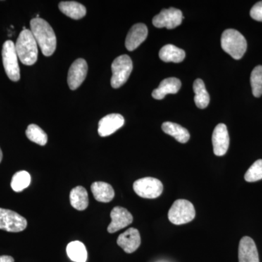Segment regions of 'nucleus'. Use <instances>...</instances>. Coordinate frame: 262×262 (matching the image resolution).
<instances>
[{
  "label": "nucleus",
  "instance_id": "f257e3e1",
  "mask_svg": "<svg viewBox=\"0 0 262 262\" xmlns=\"http://www.w3.org/2000/svg\"><path fill=\"white\" fill-rule=\"evenodd\" d=\"M31 32L37 41L42 54L51 56L56 49V36L49 24L44 19L35 18L30 21Z\"/></svg>",
  "mask_w": 262,
  "mask_h": 262
},
{
  "label": "nucleus",
  "instance_id": "f03ea898",
  "mask_svg": "<svg viewBox=\"0 0 262 262\" xmlns=\"http://www.w3.org/2000/svg\"><path fill=\"white\" fill-rule=\"evenodd\" d=\"M37 43L29 29L22 31L15 45L17 55L24 65L32 66L37 61Z\"/></svg>",
  "mask_w": 262,
  "mask_h": 262
},
{
  "label": "nucleus",
  "instance_id": "7ed1b4c3",
  "mask_svg": "<svg viewBox=\"0 0 262 262\" xmlns=\"http://www.w3.org/2000/svg\"><path fill=\"white\" fill-rule=\"evenodd\" d=\"M221 46L234 59L239 60L244 56L247 50V42L244 36L238 31L229 29L222 34Z\"/></svg>",
  "mask_w": 262,
  "mask_h": 262
},
{
  "label": "nucleus",
  "instance_id": "20e7f679",
  "mask_svg": "<svg viewBox=\"0 0 262 262\" xmlns=\"http://www.w3.org/2000/svg\"><path fill=\"white\" fill-rule=\"evenodd\" d=\"M194 207L187 200H177L168 211V220L175 225H182L192 222L195 217Z\"/></svg>",
  "mask_w": 262,
  "mask_h": 262
},
{
  "label": "nucleus",
  "instance_id": "39448f33",
  "mask_svg": "<svg viewBox=\"0 0 262 262\" xmlns=\"http://www.w3.org/2000/svg\"><path fill=\"white\" fill-rule=\"evenodd\" d=\"M132 70V60L127 55H122L115 58L112 64V87L119 89L128 80Z\"/></svg>",
  "mask_w": 262,
  "mask_h": 262
},
{
  "label": "nucleus",
  "instance_id": "423d86ee",
  "mask_svg": "<svg viewBox=\"0 0 262 262\" xmlns=\"http://www.w3.org/2000/svg\"><path fill=\"white\" fill-rule=\"evenodd\" d=\"M2 56H3V66H4L5 72L10 80L13 82H17L20 80L18 57L13 41L8 40L4 43Z\"/></svg>",
  "mask_w": 262,
  "mask_h": 262
},
{
  "label": "nucleus",
  "instance_id": "0eeeda50",
  "mask_svg": "<svg viewBox=\"0 0 262 262\" xmlns=\"http://www.w3.org/2000/svg\"><path fill=\"white\" fill-rule=\"evenodd\" d=\"M134 190L139 196L147 199H155L161 195L163 184L159 179L145 177L134 183Z\"/></svg>",
  "mask_w": 262,
  "mask_h": 262
},
{
  "label": "nucleus",
  "instance_id": "6e6552de",
  "mask_svg": "<svg viewBox=\"0 0 262 262\" xmlns=\"http://www.w3.org/2000/svg\"><path fill=\"white\" fill-rule=\"evenodd\" d=\"M27 221L11 210L0 208V229L9 232H20L27 228Z\"/></svg>",
  "mask_w": 262,
  "mask_h": 262
},
{
  "label": "nucleus",
  "instance_id": "1a4fd4ad",
  "mask_svg": "<svg viewBox=\"0 0 262 262\" xmlns=\"http://www.w3.org/2000/svg\"><path fill=\"white\" fill-rule=\"evenodd\" d=\"M183 19L184 16L180 10L170 8L162 10L159 14L155 15L152 24L157 28L173 29L182 24Z\"/></svg>",
  "mask_w": 262,
  "mask_h": 262
},
{
  "label": "nucleus",
  "instance_id": "9d476101",
  "mask_svg": "<svg viewBox=\"0 0 262 262\" xmlns=\"http://www.w3.org/2000/svg\"><path fill=\"white\" fill-rule=\"evenodd\" d=\"M88 72L87 62L83 58H78L74 61L69 70L68 82L69 87L72 91L78 89L85 80Z\"/></svg>",
  "mask_w": 262,
  "mask_h": 262
},
{
  "label": "nucleus",
  "instance_id": "9b49d317",
  "mask_svg": "<svg viewBox=\"0 0 262 262\" xmlns=\"http://www.w3.org/2000/svg\"><path fill=\"white\" fill-rule=\"evenodd\" d=\"M112 222L108 225V233H115L120 229L125 228L132 224L134 217L132 214L122 207L117 206L113 208L110 213Z\"/></svg>",
  "mask_w": 262,
  "mask_h": 262
},
{
  "label": "nucleus",
  "instance_id": "f8f14e48",
  "mask_svg": "<svg viewBox=\"0 0 262 262\" xmlns=\"http://www.w3.org/2000/svg\"><path fill=\"white\" fill-rule=\"evenodd\" d=\"M213 152L216 156H224L229 145V136L225 124L220 123L215 126L212 136Z\"/></svg>",
  "mask_w": 262,
  "mask_h": 262
},
{
  "label": "nucleus",
  "instance_id": "ddd939ff",
  "mask_svg": "<svg viewBox=\"0 0 262 262\" xmlns=\"http://www.w3.org/2000/svg\"><path fill=\"white\" fill-rule=\"evenodd\" d=\"M125 119L120 114H110L98 122V132L101 137L112 135L123 126Z\"/></svg>",
  "mask_w": 262,
  "mask_h": 262
},
{
  "label": "nucleus",
  "instance_id": "4468645a",
  "mask_svg": "<svg viewBox=\"0 0 262 262\" xmlns=\"http://www.w3.org/2000/svg\"><path fill=\"white\" fill-rule=\"evenodd\" d=\"M117 244L125 253L135 252L141 246V236L139 230L133 227L129 228L119 236Z\"/></svg>",
  "mask_w": 262,
  "mask_h": 262
},
{
  "label": "nucleus",
  "instance_id": "2eb2a0df",
  "mask_svg": "<svg viewBox=\"0 0 262 262\" xmlns=\"http://www.w3.org/2000/svg\"><path fill=\"white\" fill-rule=\"evenodd\" d=\"M148 35V29L145 24H136L133 26L127 33L125 39V47L129 51H133L145 41Z\"/></svg>",
  "mask_w": 262,
  "mask_h": 262
},
{
  "label": "nucleus",
  "instance_id": "dca6fc26",
  "mask_svg": "<svg viewBox=\"0 0 262 262\" xmlns=\"http://www.w3.org/2000/svg\"><path fill=\"white\" fill-rule=\"evenodd\" d=\"M239 262H259L257 248L252 238L245 236L239 241Z\"/></svg>",
  "mask_w": 262,
  "mask_h": 262
},
{
  "label": "nucleus",
  "instance_id": "f3484780",
  "mask_svg": "<svg viewBox=\"0 0 262 262\" xmlns=\"http://www.w3.org/2000/svg\"><path fill=\"white\" fill-rule=\"evenodd\" d=\"M181 87H182V82L178 78L170 77L162 81L159 87L155 89L151 95L155 99H163L167 94H177Z\"/></svg>",
  "mask_w": 262,
  "mask_h": 262
},
{
  "label": "nucleus",
  "instance_id": "a211bd4d",
  "mask_svg": "<svg viewBox=\"0 0 262 262\" xmlns=\"http://www.w3.org/2000/svg\"><path fill=\"white\" fill-rule=\"evenodd\" d=\"M91 192L95 199L101 203H110L115 198V190L107 183L96 182L91 185Z\"/></svg>",
  "mask_w": 262,
  "mask_h": 262
},
{
  "label": "nucleus",
  "instance_id": "6ab92c4d",
  "mask_svg": "<svg viewBox=\"0 0 262 262\" xmlns=\"http://www.w3.org/2000/svg\"><path fill=\"white\" fill-rule=\"evenodd\" d=\"M58 8L63 14L75 20L83 18L87 12L83 5L75 1L61 2Z\"/></svg>",
  "mask_w": 262,
  "mask_h": 262
},
{
  "label": "nucleus",
  "instance_id": "aec40b11",
  "mask_svg": "<svg viewBox=\"0 0 262 262\" xmlns=\"http://www.w3.org/2000/svg\"><path fill=\"white\" fill-rule=\"evenodd\" d=\"M70 198L71 205L76 210L84 211L89 206V194L85 188L82 186H78L72 189Z\"/></svg>",
  "mask_w": 262,
  "mask_h": 262
},
{
  "label": "nucleus",
  "instance_id": "412c9836",
  "mask_svg": "<svg viewBox=\"0 0 262 262\" xmlns=\"http://www.w3.org/2000/svg\"><path fill=\"white\" fill-rule=\"evenodd\" d=\"M159 56L162 61L180 63L185 58L186 53L184 50L181 49L173 45H166L160 51Z\"/></svg>",
  "mask_w": 262,
  "mask_h": 262
},
{
  "label": "nucleus",
  "instance_id": "4be33fe9",
  "mask_svg": "<svg viewBox=\"0 0 262 262\" xmlns=\"http://www.w3.org/2000/svg\"><path fill=\"white\" fill-rule=\"evenodd\" d=\"M162 129L165 134L173 136L179 142L185 144L189 140L190 134L187 129L181 126L179 124L171 122H165L162 125Z\"/></svg>",
  "mask_w": 262,
  "mask_h": 262
},
{
  "label": "nucleus",
  "instance_id": "5701e85b",
  "mask_svg": "<svg viewBox=\"0 0 262 262\" xmlns=\"http://www.w3.org/2000/svg\"><path fill=\"white\" fill-rule=\"evenodd\" d=\"M194 90V102L196 106L200 108H205L208 106L210 102V96L206 89L204 82L201 79H196L193 84Z\"/></svg>",
  "mask_w": 262,
  "mask_h": 262
},
{
  "label": "nucleus",
  "instance_id": "b1692460",
  "mask_svg": "<svg viewBox=\"0 0 262 262\" xmlns=\"http://www.w3.org/2000/svg\"><path fill=\"white\" fill-rule=\"evenodd\" d=\"M67 253L69 258L75 262H86L88 258L87 249L80 241H73L68 244Z\"/></svg>",
  "mask_w": 262,
  "mask_h": 262
},
{
  "label": "nucleus",
  "instance_id": "393cba45",
  "mask_svg": "<svg viewBox=\"0 0 262 262\" xmlns=\"http://www.w3.org/2000/svg\"><path fill=\"white\" fill-rule=\"evenodd\" d=\"M26 135L29 140L39 144V145L45 146L47 144V134L40 127L35 124H31L29 125L26 130Z\"/></svg>",
  "mask_w": 262,
  "mask_h": 262
},
{
  "label": "nucleus",
  "instance_id": "a878e982",
  "mask_svg": "<svg viewBox=\"0 0 262 262\" xmlns=\"http://www.w3.org/2000/svg\"><path fill=\"white\" fill-rule=\"evenodd\" d=\"M31 183L30 174L25 170H20L13 175L11 181V187L16 192H22L29 187Z\"/></svg>",
  "mask_w": 262,
  "mask_h": 262
},
{
  "label": "nucleus",
  "instance_id": "bb28decb",
  "mask_svg": "<svg viewBox=\"0 0 262 262\" xmlns=\"http://www.w3.org/2000/svg\"><path fill=\"white\" fill-rule=\"evenodd\" d=\"M251 84L253 96L260 97L262 95V66L253 69L251 75Z\"/></svg>",
  "mask_w": 262,
  "mask_h": 262
},
{
  "label": "nucleus",
  "instance_id": "cd10ccee",
  "mask_svg": "<svg viewBox=\"0 0 262 262\" xmlns=\"http://www.w3.org/2000/svg\"><path fill=\"white\" fill-rule=\"evenodd\" d=\"M245 180L248 182H255L262 179V160H258L250 167L246 174Z\"/></svg>",
  "mask_w": 262,
  "mask_h": 262
},
{
  "label": "nucleus",
  "instance_id": "c85d7f7f",
  "mask_svg": "<svg viewBox=\"0 0 262 262\" xmlns=\"http://www.w3.org/2000/svg\"><path fill=\"white\" fill-rule=\"evenodd\" d=\"M251 18L258 21H262V1L253 5L250 12Z\"/></svg>",
  "mask_w": 262,
  "mask_h": 262
},
{
  "label": "nucleus",
  "instance_id": "c756f323",
  "mask_svg": "<svg viewBox=\"0 0 262 262\" xmlns=\"http://www.w3.org/2000/svg\"><path fill=\"white\" fill-rule=\"evenodd\" d=\"M0 262H14V258L10 256H0Z\"/></svg>",
  "mask_w": 262,
  "mask_h": 262
},
{
  "label": "nucleus",
  "instance_id": "7c9ffc66",
  "mask_svg": "<svg viewBox=\"0 0 262 262\" xmlns=\"http://www.w3.org/2000/svg\"><path fill=\"white\" fill-rule=\"evenodd\" d=\"M3 151H2L1 148H0V163L2 162V160H3Z\"/></svg>",
  "mask_w": 262,
  "mask_h": 262
}]
</instances>
